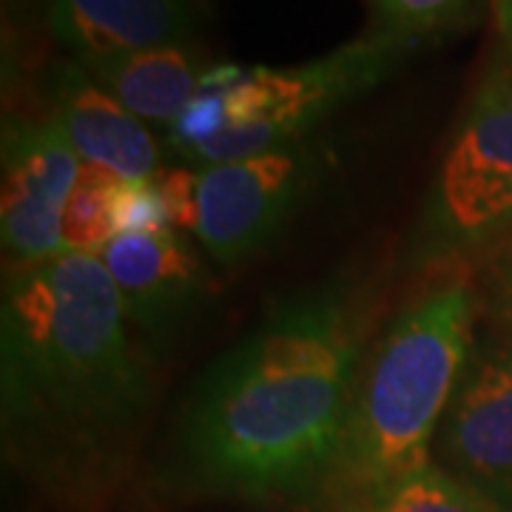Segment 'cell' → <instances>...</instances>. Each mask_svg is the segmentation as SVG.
Masks as SVG:
<instances>
[{"instance_id": "6da1fadb", "label": "cell", "mask_w": 512, "mask_h": 512, "mask_svg": "<svg viewBox=\"0 0 512 512\" xmlns=\"http://www.w3.org/2000/svg\"><path fill=\"white\" fill-rule=\"evenodd\" d=\"M359 322L336 291L276 305L185 404L191 478L222 495L285 498L330 481L359 382Z\"/></svg>"}, {"instance_id": "7a4b0ae2", "label": "cell", "mask_w": 512, "mask_h": 512, "mask_svg": "<svg viewBox=\"0 0 512 512\" xmlns=\"http://www.w3.org/2000/svg\"><path fill=\"white\" fill-rule=\"evenodd\" d=\"M103 259L6 265L0 407L6 450L49 476L97 467L146 413L151 376Z\"/></svg>"}, {"instance_id": "3957f363", "label": "cell", "mask_w": 512, "mask_h": 512, "mask_svg": "<svg viewBox=\"0 0 512 512\" xmlns=\"http://www.w3.org/2000/svg\"><path fill=\"white\" fill-rule=\"evenodd\" d=\"M476 296L441 285L407 305L359 373L345 439L330 481L348 498L424 470L441 419L473 353Z\"/></svg>"}, {"instance_id": "277c9868", "label": "cell", "mask_w": 512, "mask_h": 512, "mask_svg": "<svg viewBox=\"0 0 512 512\" xmlns=\"http://www.w3.org/2000/svg\"><path fill=\"white\" fill-rule=\"evenodd\" d=\"M407 46L413 40L379 32L299 69H248L237 89L225 94L228 128L191 148L185 160L211 168L285 148L342 100L390 72Z\"/></svg>"}, {"instance_id": "5b68a950", "label": "cell", "mask_w": 512, "mask_h": 512, "mask_svg": "<svg viewBox=\"0 0 512 512\" xmlns=\"http://www.w3.org/2000/svg\"><path fill=\"white\" fill-rule=\"evenodd\" d=\"M311 174V157L291 146L202 168L197 185L202 248L220 265H239L262 251L308 191Z\"/></svg>"}, {"instance_id": "8992f818", "label": "cell", "mask_w": 512, "mask_h": 512, "mask_svg": "<svg viewBox=\"0 0 512 512\" xmlns=\"http://www.w3.org/2000/svg\"><path fill=\"white\" fill-rule=\"evenodd\" d=\"M80 157L49 123L3 120V197L0 239L6 262L37 265L63 251V214L80 177Z\"/></svg>"}, {"instance_id": "52a82bcc", "label": "cell", "mask_w": 512, "mask_h": 512, "mask_svg": "<svg viewBox=\"0 0 512 512\" xmlns=\"http://www.w3.org/2000/svg\"><path fill=\"white\" fill-rule=\"evenodd\" d=\"M512 217V103L476 94L430 200L436 245H470Z\"/></svg>"}, {"instance_id": "ba28073f", "label": "cell", "mask_w": 512, "mask_h": 512, "mask_svg": "<svg viewBox=\"0 0 512 512\" xmlns=\"http://www.w3.org/2000/svg\"><path fill=\"white\" fill-rule=\"evenodd\" d=\"M441 470L473 487L498 510H512V345H473L441 419Z\"/></svg>"}, {"instance_id": "9c48e42d", "label": "cell", "mask_w": 512, "mask_h": 512, "mask_svg": "<svg viewBox=\"0 0 512 512\" xmlns=\"http://www.w3.org/2000/svg\"><path fill=\"white\" fill-rule=\"evenodd\" d=\"M100 259L128 322H134L154 345H171L177 330L194 316L205 288L191 248L174 231L117 234L100 251Z\"/></svg>"}, {"instance_id": "30bf717a", "label": "cell", "mask_w": 512, "mask_h": 512, "mask_svg": "<svg viewBox=\"0 0 512 512\" xmlns=\"http://www.w3.org/2000/svg\"><path fill=\"white\" fill-rule=\"evenodd\" d=\"M55 123L80 160L109 168L128 183L160 171V148L148 128L120 106L80 63H60L49 86Z\"/></svg>"}, {"instance_id": "8fae6325", "label": "cell", "mask_w": 512, "mask_h": 512, "mask_svg": "<svg viewBox=\"0 0 512 512\" xmlns=\"http://www.w3.org/2000/svg\"><path fill=\"white\" fill-rule=\"evenodd\" d=\"M55 40L89 69L111 57L177 46L191 32L185 0H52Z\"/></svg>"}, {"instance_id": "7c38bea8", "label": "cell", "mask_w": 512, "mask_h": 512, "mask_svg": "<svg viewBox=\"0 0 512 512\" xmlns=\"http://www.w3.org/2000/svg\"><path fill=\"white\" fill-rule=\"evenodd\" d=\"M86 72L134 117L154 123H174L200 86L194 60L180 46L111 57L94 63Z\"/></svg>"}, {"instance_id": "4fadbf2b", "label": "cell", "mask_w": 512, "mask_h": 512, "mask_svg": "<svg viewBox=\"0 0 512 512\" xmlns=\"http://www.w3.org/2000/svg\"><path fill=\"white\" fill-rule=\"evenodd\" d=\"M342 512H498V507L439 464H427L390 487L348 498Z\"/></svg>"}, {"instance_id": "5bb4252c", "label": "cell", "mask_w": 512, "mask_h": 512, "mask_svg": "<svg viewBox=\"0 0 512 512\" xmlns=\"http://www.w3.org/2000/svg\"><path fill=\"white\" fill-rule=\"evenodd\" d=\"M123 177L109 168L83 163L74 185L66 214H63V251L66 254H94L117 237L114 228V197Z\"/></svg>"}, {"instance_id": "9a60e30c", "label": "cell", "mask_w": 512, "mask_h": 512, "mask_svg": "<svg viewBox=\"0 0 512 512\" xmlns=\"http://www.w3.org/2000/svg\"><path fill=\"white\" fill-rule=\"evenodd\" d=\"M473 3L476 0H373V9L382 26L379 32L416 43L467 18Z\"/></svg>"}, {"instance_id": "2e32d148", "label": "cell", "mask_w": 512, "mask_h": 512, "mask_svg": "<svg viewBox=\"0 0 512 512\" xmlns=\"http://www.w3.org/2000/svg\"><path fill=\"white\" fill-rule=\"evenodd\" d=\"M114 228L117 234H163L174 231L165 217L163 200L151 180H123L114 197Z\"/></svg>"}, {"instance_id": "e0dca14e", "label": "cell", "mask_w": 512, "mask_h": 512, "mask_svg": "<svg viewBox=\"0 0 512 512\" xmlns=\"http://www.w3.org/2000/svg\"><path fill=\"white\" fill-rule=\"evenodd\" d=\"M225 128H228L225 94L197 92L188 100V106L177 114V120L171 123V146L185 157L191 148L214 140Z\"/></svg>"}, {"instance_id": "ac0fdd59", "label": "cell", "mask_w": 512, "mask_h": 512, "mask_svg": "<svg viewBox=\"0 0 512 512\" xmlns=\"http://www.w3.org/2000/svg\"><path fill=\"white\" fill-rule=\"evenodd\" d=\"M151 183L157 188L163 200L165 217L174 231H188L197 234V185H200V171L188 168H160Z\"/></svg>"}, {"instance_id": "d6986e66", "label": "cell", "mask_w": 512, "mask_h": 512, "mask_svg": "<svg viewBox=\"0 0 512 512\" xmlns=\"http://www.w3.org/2000/svg\"><path fill=\"white\" fill-rule=\"evenodd\" d=\"M478 94H487V97H495V100L512 103V57H504L501 63H495L490 74L484 77Z\"/></svg>"}, {"instance_id": "ffe728a7", "label": "cell", "mask_w": 512, "mask_h": 512, "mask_svg": "<svg viewBox=\"0 0 512 512\" xmlns=\"http://www.w3.org/2000/svg\"><path fill=\"white\" fill-rule=\"evenodd\" d=\"M498 319L507 330V342L512 345V256L507 259L504 271H501V282H498Z\"/></svg>"}, {"instance_id": "44dd1931", "label": "cell", "mask_w": 512, "mask_h": 512, "mask_svg": "<svg viewBox=\"0 0 512 512\" xmlns=\"http://www.w3.org/2000/svg\"><path fill=\"white\" fill-rule=\"evenodd\" d=\"M493 15L504 57H512V0H493Z\"/></svg>"}, {"instance_id": "7402d4cb", "label": "cell", "mask_w": 512, "mask_h": 512, "mask_svg": "<svg viewBox=\"0 0 512 512\" xmlns=\"http://www.w3.org/2000/svg\"><path fill=\"white\" fill-rule=\"evenodd\" d=\"M49 3L52 0H6V6H12L15 12H26V15H35V12L49 15Z\"/></svg>"}, {"instance_id": "603a6c76", "label": "cell", "mask_w": 512, "mask_h": 512, "mask_svg": "<svg viewBox=\"0 0 512 512\" xmlns=\"http://www.w3.org/2000/svg\"><path fill=\"white\" fill-rule=\"evenodd\" d=\"M498 512H512V510H498Z\"/></svg>"}]
</instances>
